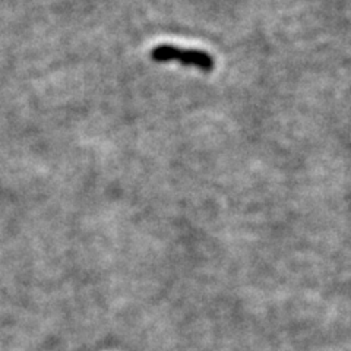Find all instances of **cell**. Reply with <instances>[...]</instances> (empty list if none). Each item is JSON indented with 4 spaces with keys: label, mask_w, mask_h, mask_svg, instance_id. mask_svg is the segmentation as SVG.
<instances>
[{
    "label": "cell",
    "mask_w": 351,
    "mask_h": 351,
    "mask_svg": "<svg viewBox=\"0 0 351 351\" xmlns=\"http://www.w3.org/2000/svg\"><path fill=\"white\" fill-rule=\"evenodd\" d=\"M149 56L157 63H170L178 62L182 66H191L204 72H211L214 69V58L211 54L202 50L193 49H180L173 44H160L156 49H152Z\"/></svg>",
    "instance_id": "cell-1"
}]
</instances>
